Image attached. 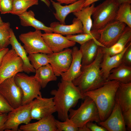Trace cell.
Here are the masks:
<instances>
[{
    "label": "cell",
    "instance_id": "cell-33",
    "mask_svg": "<svg viewBox=\"0 0 131 131\" xmlns=\"http://www.w3.org/2000/svg\"><path fill=\"white\" fill-rule=\"evenodd\" d=\"M10 24L9 22L0 24V48H7L10 44Z\"/></svg>",
    "mask_w": 131,
    "mask_h": 131
},
{
    "label": "cell",
    "instance_id": "cell-12",
    "mask_svg": "<svg viewBox=\"0 0 131 131\" xmlns=\"http://www.w3.org/2000/svg\"><path fill=\"white\" fill-rule=\"evenodd\" d=\"M72 49L68 48L48 54L49 64L56 76H60L69 69L72 59Z\"/></svg>",
    "mask_w": 131,
    "mask_h": 131
},
{
    "label": "cell",
    "instance_id": "cell-18",
    "mask_svg": "<svg viewBox=\"0 0 131 131\" xmlns=\"http://www.w3.org/2000/svg\"><path fill=\"white\" fill-rule=\"evenodd\" d=\"M55 120L52 115L43 118L36 122L22 125L19 129L20 131H58Z\"/></svg>",
    "mask_w": 131,
    "mask_h": 131
},
{
    "label": "cell",
    "instance_id": "cell-2",
    "mask_svg": "<svg viewBox=\"0 0 131 131\" xmlns=\"http://www.w3.org/2000/svg\"><path fill=\"white\" fill-rule=\"evenodd\" d=\"M120 82L107 81L101 87L83 94L94 101L98 108L101 121L105 120L110 114L115 102L116 93Z\"/></svg>",
    "mask_w": 131,
    "mask_h": 131
},
{
    "label": "cell",
    "instance_id": "cell-32",
    "mask_svg": "<svg viewBox=\"0 0 131 131\" xmlns=\"http://www.w3.org/2000/svg\"><path fill=\"white\" fill-rule=\"evenodd\" d=\"M28 56L31 64L36 70L49 64L48 54L40 53L28 54Z\"/></svg>",
    "mask_w": 131,
    "mask_h": 131
},
{
    "label": "cell",
    "instance_id": "cell-47",
    "mask_svg": "<svg viewBox=\"0 0 131 131\" xmlns=\"http://www.w3.org/2000/svg\"><path fill=\"white\" fill-rule=\"evenodd\" d=\"M3 22L0 16V24H2Z\"/></svg>",
    "mask_w": 131,
    "mask_h": 131
},
{
    "label": "cell",
    "instance_id": "cell-34",
    "mask_svg": "<svg viewBox=\"0 0 131 131\" xmlns=\"http://www.w3.org/2000/svg\"><path fill=\"white\" fill-rule=\"evenodd\" d=\"M55 123L58 131H78V128L69 118L62 122L55 119Z\"/></svg>",
    "mask_w": 131,
    "mask_h": 131
},
{
    "label": "cell",
    "instance_id": "cell-9",
    "mask_svg": "<svg viewBox=\"0 0 131 131\" xmlns=\"http://www.w3.org/2000/svg\"><path fill=\"white\" fill-rule=\"evenodd\" d=\"M23 71L22 60L13 49L9 50L3 57L0 66V84Z\"/></svg>",
    "mask_w": 131,
    "mask_h": 131
},
{
    "label": "cell",
    "instance_id": "cell-24",
    "mask_svg": "<svg viewBox=\"0 0 131 131\" xmlns=\"http://www.w3.org/2000/svg\"><path fill=\"white\" fill-rule=\"evenodd\" d=\"M115 99L118 102L123 112L131 108V82H120Z\"/></svg>",
    "mask_w": 131,
    "mask_h": 131
},
{
    "label": "cell",
    "instance_id": "cell-45",
    "mask_svg": "<svg viewBox=\"0 0 131 131\" xmlns=\"http://www.w3.org/2000/svg\"><path fill=\"white\" fill-rule=\"evenodd\" d=\"M117 0L119 5L125 2L131 3V0Z\"/></svg>",
    "mask_w": 131,
    "mask_h": 131
},
{
    "label": "cell",
    "instance_id": "cell-6",
    "mask_svg": "<svg viewBox=\"0 0 131 131\" xmlns=\"http://www.w3.org/2000/svg\"><path fill=\"white\" fill-rule=\"evenodd\" d=\"M14 80L23 92L22 105L29 103L35 98L42 96L40 91L41 87L34 76L19 73L15 75Z\"/></svg>",
    "mask_w": 131,
    "mask_h": 131
},
{
    "label": "cell",
    "instance_id": "cell-43",
    "mask_svg": "<svg viewBox=\"0 0 131 131\" xmlns=\"http://www.w3.org/2000/svg\"><path fill=\"white\" fill-rule=\"evenodd\" d=\"M99 0H86L83 5V7L90 6L92 4Z\"/></svg>",
    "mask_w": 131,
    "mask_h": 131
},
{
    "label": "cell",
    "instance_id": "cell-5",
    "mask_svg": "<svg viewBox=\"0 0 131 131\" xmlns=\"http://www.w3.org/2000/svg\"><path fill=\"white\" fill-rule=\"evenodd\" d=\"M119 5L117 0H106L95 7L92 15L93 21L91 30L97 31L115 20Z\"/></svg>",
    "mask_w": 131,
    "mask_h": 131
},
{
    "label": "cell",
    "instance_id": "cell-35",
    "mask_svg": "<svg viewBox=\"0 0 131 131\" xmlns=\"http://www.w3.org/2000/svg\"><path fill=\"white\" fill-rule=\"evenodd\" d=\"M13 0H0V12L1 14L10 13L13 7Z\"/></svg>",
    "mask_w": 131,
    "mask_h": 131
},
{
    "label": "cell",
    "instance_id": "cell-16",
    "mask_svg": "<svg viewBox=\"0 0 131 131\" xmlns=\"http://www.w3.org/2000/svg\"><path fill=\"white\" fill-rule=\"evenodd\" d=\"M86 0H79L68 5L63 6L58 2L50 0L55 12L53 14L56 18L61 24H65V20L69 14L80 10L83 7Z\"/></svg>",
    "mask_w": 131,
    "mask_h": 131
},
{
    "label": "cell",
    "instance_id": "cell-23",
    "mask_svg": "<svg viewBox=\"0 0 131 131\" xmlns=\"http://www.w3.org/2000/svg\"><path fill=\"white\" fill-rule=\"evenodd\" d=\"M131 40V28L127 26L121 36L113 45L109 48L100 46L103 53L112 56L123 51Z\"/></svg>",
    "mask_w": 131,
    "mask_h": 131
},
{
    "label": "cell",
    "instance_id": "cell-22",
    "mask_svg": "<svg viewBox=\"0 0 131 131\" xmlns=\"http://www.w3.org/2000/svg\"><path fill=\"white\" fill-rule=\"evenodd\" d=\"M10 44L16 54L21 58L23 62L24 71L27 74L35 73V70L32 65L24 47L18 41L13 30L10 29Z\"/></svg>",
    "mask_w": 131,
    "mask_h": 131
},
{
    "label": "cell",
    "instance_id": "cell-36",
    "mask_svg": "<svg viewBox=\"0 0 131 131\" xmlns=\"http://www.w3.org/2000/svg\"><path fill=\"white\" fill-rule=\"evenodd\" d=\"M13 109L0 94V112L8 113Z\"/></svg>",
    "mask_w": 131,
    "mask_h": 131
},
{
    "label": "cell",
    "instance_id": "cell-10",
    "mask_svg": "<svg viewBox=\"0 0 131 131\" xmlns=\"http://www.w3.org/2000/svg\"><path fill=\"white\" fill-rule=\"evenodd\" d=\"M126 26L124 23L115 20L97 30L100 35L98 40L102 46L110 47L119 40Z\"/></svg>",
    "mask_w": 131,
    "mask_h": 131
},
{
    "label": "cell",
    "instance_id": "cell-39",
    "mask_svg": "<svg viewBox=\"0 0 131 131\" xmlns=\"http://www.w3.org/2000/svg\"><path fill=\"white\" fill-rule=\"evenodd\" d=\"M86 126L90 131H107L104 127L99 126L93 122H88L86 124Z\"/></svg>",
    "mask_w": 131,
    "mask_h": 131
},
{
    "label": "cell",
    "instance_id": "cell-8",
    "mask_svg": "<svg viewBox=\"0 0 131 131\" xmlns=\"http://www.w3.org/2000/svg\"><path fill=\"white\" fill-rule=\"evenodd\" d=\"M41 30H35L21 34L19 38L24 44L23 47L28 54L40 53L47 54L53 53L48 47L42 36Z\"/></svg>",
    "mask_w": 131,
    "mask_h": 131
},
{
    "label": "cell",
    "instance_id": "cell-17",
    "mask_svg": "<svg viewBox=\"0 0 131 131\" xmlns=\"http://www.w3.org/2000/svg\"><path fill=\"white\" fill-rule=\"evenodd\" d=\"M72 50V59L69 67L60 76L63 80L72 82L80 75L81 72V52L76 46H74Z\"/></svg>",
    "mask_w": 131,
    "mask_h": 131
},
{
    "label": "cell",
    "instance_id": "cell-11",
    "mask_svg": "<svg viewBox=\"0 0 131 131\" xmlns=\"http://www.w3.org/2000/svg\"><path fill=\"white\" fill-rule=\"evenodd\" d=\"M14 76L7 79L0 84V94L14 109L22 105L23 93L16 83Z\"/></svg>",
    "mask_w": 131,
    "mask_h": 131
},
{
    "label": "cell",
    "instance_id": "cell-42",
    "mask_svg": "<svg viewBox=\"0 0 131 131\" xmlns=\"http://www.w3.org/2000/svg\"><path fill=\"white\" fill-rule=\"evenodd\" d=\"M61 4H71L74 2L79 0H55Z\"/></svg>",
    "mask_w": 131,
    "mask_h": 131
},
{
    "label": "cell",
    "instance_id": "cell-44",
    "mask_svg": "<svg viewBox=\"0 0 131 131\" xmlns=\"http://www.w3.org/2000/svg\"><path fill=\"white\" fill-rule=\"evenodd\" d=\"M78 131H90L86 125L78 128Z\"/></svg>",
    "mask_w": 131,
    "mask_h": 131
},
{
    "label": "cell",
    "instance_id": "cell-25",
    "mask_svg": "<svg viewBox=\"0 0 131 131\" xmlns=\"http://www.w3.org/2000/svg\"><path fill=\"white\" fill-rule=\"evenodd\" d=\"M18 16L20 20V24L23 26H32L35 30H42L45 33L53 32L50 27L46 26L43 23L35 18L34 13L31 10L27 11Z\"/></svg>",
    "mask_w": 131,
    "mask_h": 131
},
{
    "label": "cell",
    "instance_id": "cell-41",
    "mask_svg": "<svg viewBox=\"0 0 131 131\" xmlns=\"http://www.w3.org/2000/svg\"><path fill=\"white\" fill-rule=\"evenodd\" d=\"M9 50V49L7 47L4 48H0V66L3 57Z\"/></svg>",
    "mask_w": 131,
    "mask_h": 131
},
{
    "label": "cell",
    "instance_id": "cell-19",
    "mask_svg": "<svg viewBox=\"0 0 131 131\" xmlns=\"http://www.w3.org/2000/svg\"><path fill=\"white\" fill-rule=\"evenodd\" d=\"M129 43L123 51L118 54L110 56L108 54L103 53L100 66L102 75L106 81L110 74V71L118 66L122 63L123 55Z\"/></svg>",
    "mask_w": 131,
    "mask_h": 131
},
{
    "label": "cell",
    "instance_id": "cell-4",
    "mask_svg": "<svg viewBox=\"0 0 131 131\" xmlns=\"http://www.w3.org/2000/svg\"><path fill=\"white\" fill-rule=\"evenodd\" d=\"M83 102L76 109H70L68 118L78 128L86 125L88 122L99 123L101 121L97 107L92 100L86 96Z\"/></svg>",
    "mask_w": 131,
    "mask_h": 131
},
{
    "label": "cell",
    "instance_id": "cell-27",
    "mask_svg": "<svg viewBox=\"0 0 131 131\" xmlns=\"http://www.w3.org/2000/svg\"><path fill=\"white\" fill-rule=\"evenodd\" d=\"M95 7V3H93L91 6L83 7L80 10L73 13L76 18L82 22L83 26V33H91L92 25L91 16Z\"/></svg>",
    "mask_w": 131,
    "mask_h": 131
},
{
    "label": "cell",
    "instance_id": "cell-29",
    "mask_svg": "<svg viewBox=\"0 0 131 131\" xmlns=\"http://www.w3.org/2000/svg\"><path fill=\"white\" fill-rule=\"evenodd\" d=\"M130 3L125 2L120 5L115 20L125 23L131 28V6Z\"/></svg>",
    "mask_w": 131,
    "mask_h": 131
},
{
    "label": "cell",
    "instance_id": "cell-37",
    "mask_svg": "<svg viewBox=\"0 0 131 131\" xmlns=\"http://www.w3.org/2000/svg\"><path fill=\"white\" fill-rule=\"evenodd\" d=\"M122 63L131 66V42L129 44L128 47L123 55Z\"/></svg>",
    "mask_w": 131,
    "mask_h": 131
},
{
    "label": "cell",
    "instance_id": "cell-28",
    "mask_svg": "<svg viewBox=\"0 0 131 131\" xmlns=\"http://www.w3.org/2000/svg\"><path fill=\"white\" fill-rule=\"evenodd\" d=\"M35 73L34 76L43 88L46 87L49 82L57 79V76L49 64L36 69Z\"/></svg>",
    "mask_w": 131,
    "mask_h": 131
},
{
    "label": "cell",
    "instance_id": "cell-14",
    "mask_svg": "<svg viewBox=\"0 0 131 131\" xmlns=\"http://www.w3.org/2000/svg\"><path fill=\"white\" fill-rule=\"evenodd\" d=\"M107 131H125L123 112L118 102L115 100V105L109 115L105 120L98 123Z\"/></svg>",
    "mask_w": 131,
    "mask_h": 131
},
{
    "label": "cell",
    "instance_id": "cell-20",
    "mask_svg": "<svg viewBox=\"0 0 131 131\" xmlns=\"http://www.w3.org/2000/svg\"><path fill=\"white\" fill-rule=\"evenodd\" d=\"M82 55V67L92 63L96 58L99 46L102 47L98 40H90L81 45Z\"/></svg>",
    "mask_w": 131,
    "mask_h": 131
},
{
    "label": "cell",
    "instance_id": "cell-21",
    "mask_svg": "<svg viewBox=\"0 0 131 131\" xmlns=\"http://www.w3.org/2000/svg\"><path fill=\"white\" fill-rule=\"evenodd\" d=\"M50 27L54 33L62 35H75L83 33V26L81 21L76 18H74L72 24L66 25L55 22L51 23Z\"/></svg>",
    "mask_w": 131,
    "mask_h": 131
},
{
    "label": "cell",
    "instance_id": "cell-3",
    "mask_svg": "<svg viewBox=\"0 0 131 131\" xmlns=\"http://www.w3.org/2000/svg\"><path fill=\"white\" fill-rule=\"evenodd\" d=\"M103 55L99 46L94 61L88 65L82 67L80 74L72 81L83 94L101 87L106 81L100 70V64Z\"/></svg>",
    "mask_w": 131,
    "mask_h": 131
},
{
    "label": "cell",
    "instance_id": "cell-46",
    "mask_svg": "<svg viewBox=\"0 0 131 131\" xmlns=\"http://www.w3.org/2000/svg\"><path fill=\"white\" fill-rule=\"evenodd\" d=\"M44 2L48 7H49L50 5V2L49 0H41Z\"/></svg>",
    "mask_w": 131,
    "mask_h": 131
},
{
    "label": "cell",
    "instance_id": "cell-7",
    "mask_svg": "<svg viewBox=\"0 0 131 131\" xmlns=\"http://www.w3.org/2000/svg\"><path fill=\"white\" fill-rule=\"evenodd\" d=\"M32 101L14 109L8 113L4 130L20 131L18 127L20 124H26L30 123L32 119L31 109Z\"/></svg>",
    "mask_w": 131,
    "mask_h": 131
},
{
    "label": "cell",
    "instance_id": "cell-30",
    "mask_svg": "<svg viewBox=\"0 0 131 131\" xmlns=\"http://www.w3.org/2000/svg\"><path fill=\"white\" fill-rule=\"evenodd\" d=\"M13 0V7L10 13L18 16L26 11L31 7L39 4L38 0Z\"/></svg>",
    "mask_w": 131,
    "mask_h": 131
},
{
    "label": "cell",
    "instance_id": "cell-31",
    "mask_svg": "<svg viewBox=\"0 0 131 131\" xmlns=\"http://www.w3.org/2000/svg\"><path fill=\"white\" fill-rule=\"evenodd\" d=\"M100 36V35L97 31L91 30L90 33L67 35L66 37L69 40L77 42L81 45L90 40H98Z\"/></svg>",
    "mask_w": 131,
    "mask_h": 131
},
{
    "label": "cell",
    "instance_id": "cell-38",
    "mask_svg": "<svg viewBox=\"0 0 131 131\" xmlns=\"http://www.w3.org/2000/svg\"><path fill=\"white\" fill-rule=\"evenodd\" d=\"M124 120L126 129L129 131L131 130V108L123 112Z\"/></svg>",
    "mask_w": 131,
    "mask_h": 131
},
{
    "label": "cell",
    "instance_id": "cell-1",
    "mask_svg": "<svg viewBox=\"0 0 131 131\" xmlns=\"http://www.w3.org/2000/svg\"><path fill=\"white\" fill-rule=\"evenodd\" d=\"M58 88L52 90L53 99L59 120L64 121L68 118L69 109L74 107L79 100L85 97L72 81L63 80L58 84Z\"/></svg>",
    "mask_w": 131,
    "mask_h": 131
},
{
    "label": "cell",
    "instance_id": "cell-13",
    "mask_svg": "<svg viewBox=\"0 0 131 131\" xmlns=\"http://www.w3.org/2000/svg\"><path fill=\"white\" fill-rule=\"evenodd\" d=\"M56 112L53 98L39 96L32 101L31 109L32 119L39 120Z\"/></svg>",
    "mask_w": 131,
    "mask_h": 131
},
{
    "label": "cell",
    "instance_id": "cell-40",
    "mask_svg": "<svg viewBox=\"0 0 131 131\" xmlns=\"http://www.w3.org/2000/svg\"><path fill=\"white\" fill-rule=\"evenodd\" d=\"M8 113L0 112V131L4 130L5 123L6 121Z\"/></svg>",
    "mask_w": 131,
    "mask_h": 131
},
{
    "label": "cell",
    "instance_id": "cell-15",
    "mask_svg": "<svg viewBox=\"0 0 131 131\" xmlns=\"http://www.w3.org/2000/svg\"><path fill=\"white\" fill-rule=\"evenodd\" d=\"M42 36L48 47L54 53L60 52L65 49L74 47L76 43L58 33H42Z\"/></svg>",
    "mask_w": 131,
    "mask_h": 131
},
{
    "label": "cell",
    "instance_id": "cell-26",
    "mask_svg": "<svg viewBox=\"0 0 131 131\" xmlns=\"http://www.w3.org/2000/svg\"><path fill=\"white\" fill-rule=\"evenodd\" d=\"M115 80L120 83L131 82V66L122 63L112 69L106 81Z\"/></svg>",
    "mask_w": 131,
    "mask_h": 131
}]
</instances>
